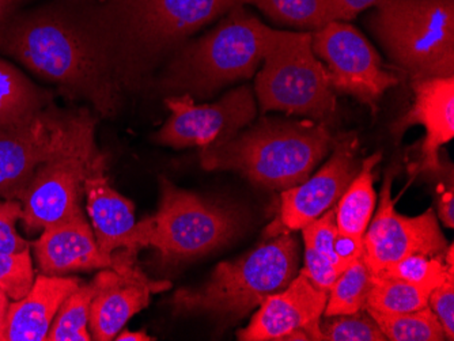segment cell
<instances>
[{
	"label": "cell",
	"mask_w": 454,
	"mask_h": 341,
	"mask_svg": "<svg viewBox=\"0 0 454 341\" xmlns=\"http://www.w3.org/2000/svg\"><path fill=\"white\" fill-rule=\"evenodd\" d=\"M0 55L68 97L88 101L102 116L116 112L120 88L86 27L79 0H52L10 15L0 22Z\"/></svg>",
	"instance_id": "cell-1"
},
{
	"label": "cell",
	"mask_w": 454,
	"mask_h": 341,
	"mask_svg": "<svg viewBox=\"0 0 454 341\" xmlns=\"http://www.w3.org/2000/svg\"><path fill=\"white\" fill-rule=\"evenodd\" d=\"M89 33L122 88L167 53L237 6L234 0H79Z\"/></svg>",
	"instance_id": "cell-2"
},
{
	"label": "cell",
	"mask_w": 454,
	"mask_h": 341,
	"mask_svg": "<svg viewBox=\"0 0 454 341\" xmlns=\"http://www.w3.org/2000/svg\"><path fill=\"white\" fill-rule=\"evenodd\" d=\"M336 140L326 124L264 117L254 126L200 149V165L208 172H236L247 182L270 190L302 184Z\"/></svg>",
	"instance_id": "cell-3"
},
{
	"label": "cell",
	"mask_w": 454,
	"mask_h": 341,
	"mask_svg": "<svg viewBox=\"0 0 454 341\" xmlns=\"http://www.w3.org/2000/svg\"><path fill=\"white\" fill-rule=\"evenodd\" d=\"M300 244L293 233L267 243L214 269L206 283L180 289L172 298L177 315H207L223 327L234 325L256 310L262 300L282 291L297 276Z\"/></svg>",
	"instance_id": "cell-4"
},
{
	"label": "cell",
	"mask_w": 454,
	"mask_h": 341,
	"mask_svg": "<svg viewBox=\"0 0 454 341\" xmlns=\"http://www.w3.org/2000/svg\"><path fill=\"white\" fill-rule=\"evenodd\" d=\"M283 35L244 6H234L213 29L178 50L163 75V90L207 98L224 86L252 78Z\"/></svg>",
	"instance_id": "cell-5"
},
{
	"label": "cell",
	"mask_w": 454,
	"mask_h": 341,
	"mask_svg": "<svg viewBox=\"0 0 454 341\" xmlns=\"http://www.w3.org/2000/svg\"><path fill=\"white\" fill-rule=\"evenodd\" d=\"M97 120L86 109L45 108L0 121V198L20 200L35 170L63 155L98 149Z\"/></svg>",
	"instance_id": "cell-6"
},
{
	"label": "cell",
	"mask_w": 454,
	"mask_h": 341,
	"mask_svg": "<svg viewBox=\"0 0 454 341\" xmlns=\"http://www.w3.org/2000/svg\"><path fill=\"white\" fill-rule=\"evenodd\" d=\"M369 27L387 58L415 79L454 76V0H384Z\"/></svg>",
	"instance_id": "cell-7"
},
{
	"label": "cell",
	"mask_w": 454,
	"mask_h": 341,
	"mask_svg": "<svg viewBox=\"0 0 454 341\" xmlns=\"http://www.w3.org/2000/svg\"><path fill=\"white\" fill-rule=\"evenodd\" d=\"M262 113L277 111L325 124L335 114V90L313 52L312 33L285 32L254 81Z\"/></svg>",
	"instance_id": "cell-8"
},
{
	"label": "cell",
	"mask_w": 454,
	"mask_h": 341,
	"mask_svg": "<svg viewBox=\"0 0 454 341\" xmlns=\"http://www.w3.org/2000/svg\"><path fill=\"white\" fill-rule=\"evenodd\" d=\"M160 202L150 216V246L165 263L177 264L206 256L239 236L242 218L237 211L160 177Z\"/></svg>",
	"instance_id": "cell-9"
},
{
	"label": "cell",
	"mask_w": 454,
	"mask_h": 341,
	"mask_svg": "<svg viewBox=\"0 0 454 341\" xmlns=\"http://www.w3.org/2000/svg\"><path fill=\"white\" fill-rule=\"evenodd\" d=\"M312 48L325 66L333 90L377 109L384 94L399 83L385 68L376 48L353 25L331 21L312 33Z\"/></svg>",
	"instance_id": "cell-10"
},
{
	"label": "cell",
	"mask_w": 454,
	"mask_h": 341,
	"mask_svg": "<svg viewBox=\"0 0 454 341\" xmlns=\"http://www.w3.org/2000/svg\"><path fill=\"white\" fill-rule=\"evenodd\" d=\"M170 111L154 140L172 149L208 147L231 139L256 119L257 103L251 86L227 91L211 104H196L188 94L165 98Z\"/></svg>",
	"instance_id": "cell-11"
},
{
	"label": "cell",
	"mask_w": 454,
	"mask_h": 341,
	"mask_svg": "<svg viewBox=\"0 0 454 341\" xmlns=\"http://www.w3.org/2000/svg\"><path fill=\"white\" fill-rule=\"evenodd\" d=\"M394 177V172L385 175L379 208L364 234V260L373 274L411 254L440 256L449 246L434 208L418 216L397 213L392 200Z\"/></svg>",
	"instance_id": "cell-12"
},
{
	"label": "cell",
	"mask_w": 454,
	"mask_h": 341,
	"mask_svg": "<svg viewBox=\"0 0 454 341\" xmlns=\"http://www.w3.org/2000/svg\"><path fill=\"white\" fill-rule=\"evenodd\" d=\"M99 150L63 155L48 160L35 170L27 192L20 198L22 223L33 234L85 216L82 198L91 162Z\"/></svg>",
	"instance_id": "cell-13"
},
{
	"label": "cell",
	"mask_w": 454,
	"mask_h": 341,
	"mask_svg": "<svg viewBox=\"0 0 454 341\" xmlns=\"http://www.w3.org/2000/svg\"><path fill=\"white\" fill-rule=\"evenodd\" d=\"M356 149V137L347 136L335 143L333 155L316 174L309 175L297 187L282 190L279 213L265 229V238L302 230L309 223L335 207L361 167Z\"/></svg>",
	"instance_id": "cell-14"
},
{
	"label": "cell",
	"mask_w": 454,
	"mask_h": 341,
	"mask_svg": "<svg viewBox=\"0 0 454 341\" xmlns=\"http://www.w3.org/2000/svg\"><path fill=\"white\" fill-rule=\"evenodd\" d=\"M137 254L119 249L114 253V267L98 269V290L89 318L93 340H114L135 314L149 306L152 295L172 287L169 282L150 279L137 266Z\"/></svg>",
	"instance_id": "cell-15"
},
{
	"label": "cell",
	"mask_w": 454,
	"mask_h": 341,
	"mask_svg": "<svg viewBox=\"0 0 454 341\" xmlns=\"http://www.w3.org/2000/svg\"><path fill=\"white\" fill-rule=\"evenodd\" d=\"M328 292L316 287L302 271L282 291L262 300L247 328L237 332L239 341H285L290 333L303 332L321 341V320Z\"/></svg>",
	"instance_id": "cell-16"
},
{
	"label": "cell",
	"mask_w": 454,
	"mask_h": 341,
	"mask_svg": "<svg viewBox=\"0 0 454 341\" xmlns=\"http://www.w3.org/2000/svg\"><path fill=\"white\" fill-rule=\"evenodd\" d=\"M88 215L97 244L102 254L111 257L119 249H139L150 246L152 221L137 222L135 207L129 198L120 195L106 177V158L99 152L85 180Z\"/></svg>",
	"instance_id": "cell-17"
},
{
	"label": "cell",
	"mask_w": 454,
	"mask_h": 341,
	"mask_svg": "<svg viewBox=\"0 0 454 341\" xmlns=\"http://www.w3.org/2000/svg\"><path fill=\"white\" fill-rule=\"evenodd\" d=\"M412 90V105L395 121L390 131L395 136H402L411 127L422 126L425 139L417 164L411 167V174L438 175L443 172L441 147L454 137V76L415 79Z\"/></svg>",
	"instance_id": "cell-18"
},
{
	"label": "cell",
	"mask_w": 454,
	"mask_h": 341,
	"mask_svg": "<svg viewBox=\"0 0 454 341\" xmlns=\"http://www.w3.org/2000/svg\"><path fill=\"white\" fill-rule=\"evenodd\" d=\"M32 251L40 274L52 276L114 267V254L101 253L86 216L41 231Z\"/></svg>",
	"instance_id": "cell-19"
},
{
	"label": "cell",
	"mask_w": 454,
	"mask_h": 341,
	"mask_svg": "<svg viewBox=\"0 0 454 341\" xmlns=\"http://www.w3.org/2000/svg\"><path fill=\"white\" fill-rule=\"evenodd\" d=\"M81 284L79 277L70 275H35L27 295L10 304L4 341H47L59 309Z\"/></svg>",
	"instance_id": "cell-20"
},
{
	"label": "cell",
	"mask_w": 454,
	"mask_h": 341,
	"mask_svg": "<svg viewBox=\"0 0 454 341\" xmlns=\"http://www.w3.org/2000/svg\"><path fill=\"white\" fill-rule=\"evenodd\" d=\"M381 159V152H376L362 160L359 172L335 205L336 225L340 233L364 236L376 210L374 169Z\"/></svg>",
	"instance_id": "cell-21"
},
{
	"label": "cell",
	"mask_w": 454,
	"mask_h": 341,
	"mask_svg": "<svg viewBox=\"0 0 454 341\" xmlns=\"http://www.w3.org/2000/svg\"><path fill=\"white\" fill-rule=\"evenodd\" d=\"M52 103L51 93L0 58V121L18 119Z\"/></svg>",
	"instance_id": "cell-22"
},
{
	"label": "cell",
	"mask_w": 454,
	"mask_h": 341,
	"mask_svg": "<svg viewBox=\"0 0 454 341\" xmlns=\"http://www.w3.org/2000/svg\"><path fill=\"white\" fill-rule=\"evenodd\" d=\"M98 290V277L94 276L89 283H82L63 302L52 327L48 332L47 341H90L89 318L91 302Z\"/></svg>",
	"instance_id": "cell-23"
},
{
	"label": "cell",
	"mask_w": 454,
	"mask_h": 341,
	"mask_svg": "<svg viewBox=\"0 0 454 341\" xmlns=\"http://www.w3.org/2000/svg\"><path fill=\"white\" fill-rule=\"evenodd\" d=\"M366 310L374 318L387 340H448L440 320L428 306L410 313H381L376 310Z\"/></svg>",
	"instance_id": "cell-24"
},
{
	"label": "cell",
	"mask_w": 454,
	"mask_h": 341,
	"mask_svg": "<svg viewBox=\"0 0 454 341\" xmlns=\"http://www.w3.org/2000/svg\"><path fill=\"white\" fill-rule=\"evenodd\" d=\"M373 284V272L370 271L364 257L347 267L328 292L324 317L353 314L366 309L367 297Z\"/></svg>",
	"instance_id": "cell-25"
},
{
	"label": "cell",
	"mask_w": 454,
	"mask_h": 341,
	"mask_svg": "<svg viewBox=\"0 0 454 341\" xmlns=\"http://www.w3.org/2000/svg\"><path fill=\"white\" fill-rule=\"evenodd\" d=\"M431 291L397 277L373 274L366 309L381 313H410L428 306Z\"/></svg>",
	"instance_id": "cell-26"
},
{
	"label": "cell",
	"mask_w": 454,
	"mask_h": 341,
	"mask_svg": "<svg viewBox=\"0 0 454 341\" xmlns=\"http://www.w3.org/2000/svg\"><path fill=\"white\" fill-rule=\"evenodd\" d=\"M237 6L252 4L278 24L300 29H318L326 24L328 0H234Z\"/></svg>",
	"instance_id": "cell-27"
},
{
	"label": "cell",
	"mask_w": 454,
	"mask_h": 341,
	"mask_svg": "<svg viewBox=\"0 0 454 341\" xmlns=\"http://www.w3.org/2000/svg\"><path fill=\"white\" fill-rule=\"evenodd\" d=\"M450 272H454V266L445 263L443 254H440V256L411 254V256L397 261L394 266L377 272L376 275L397 277V279L405 280L408 283L433 291L445 282Z\"/></svg>",
	"instance_id": "cell-28"
},
{
	"label": "cell",
	"mask_w": 454,
	"mask_h": 341,
	"mask_svg": "<svg viewBox=\"0 0 454 341\" xmlns=\"http://www.w3.org/2000/svg\"><path fill=\"white\" fill-rule=\"evenodd\" d=\"M320 329L321 338L325 341H387L366 309L325 317L321 320Z\"/></svg>",
	"instance_id": "cell-29"
},
{
	"label": "cell",
	"mask_w": 454,
	"mask_h": 341,
	"mask_svg": "<svg viewBox=\"0 0 454 341\" xmlns=\"http://www.w3.org/2000/svg\"><path fill=\"white\" fill-rule=\"evenodd\" d=\"M35 280L32 248L15 253L0 252V290L6 292L10 299H22L32 289Z\"/></svg>",
	"instance_id": "cell-30"
},
{
	"label": "cell",
	"mask_w": 454,
	"mask_h": 341,
	"mask_svg": "<svg viewBox=\"0 0 454 341\" xmlns=\"http://www.w3.org/2000/svg\"><path fill=\"white\" fill-rule=\"evenodd\" d=\"M303 244L309 248L315 249L321 256L328 259L331 263L338 267V259H336L335 251H333V244H335L336 234H338V225H336L335 207L326 211L320 218L309 223L302 229Z\"/></svg>",
	"instance_id": "cell-31"
},
{
	"label": "cell",
	"mask_w": 454,
	"mask_h": 341,
	"mask_svg": "<svg viewBox=\"0 0 454 341\" xmlns=\"http://www.w3.org/2000/svg\"><path fill=\"white\" fill-rule=\"evenodd\" d=\"M22 215L24 210L20 200H0V252L15 253L32 248V243L20 236L15 228Z\"/></svg>",
	"instance_id": "cell-32"
},
{
	"label": "cell",
	"mask_w": 454,
	"mask_h": 341,
	"mask_svg": "<svg viewBox=\"0 0 454 341\" xmlns=\"http://www.w3.org/2000/svg\"><path fill=\"white\" fill-rule=\"evenodd\" d=\"M428 307L440 320L448 340H454V272H450L445 282L431 291Z\"/></svg>",
	"instance_id": "cell-33"
},
{
	"label": "cell",
	"mask_w": 454,
	"mask_h": 341,
	"mask_svg": "<svg viewBox=\"0 0 454 341\" xmlns=\"http://www.w3.org/2000/svg\"><path fill=\"white\" fill-rule=\"evenodd\" d=\"M303 261H305V266L301 271L309 277V280L316 287L323 290V291L329 292L331 287L338 280L339 275L341 274L338 267L331 263L325 257L321 256L320 253H317L315 249L309 248V246H305Z\"/></svg>",
	"instance_id": "cell-34"
},
{
	"label": "cell",
	"mask_w": 454,
	"mask_h": 341,
	"mask_svg": "<svg viewBox=\"0 0 454 341\" xmlns=\"http://www.w3.org/2000/svg\"><path fill=\"white\" fill-rule=\"evenodd\" d=\"M384 0H328L326 24L331 21H349L359 12L377 7Z\"/></svg>",
	"instance_id": "cell-35"
},
{
	"label": "cell",
	"mask_w": 454,
	"mask_h": 341,
	"mask_svg": "<svg viewBox=\"0 0 454 341\" xmlns=\"http://www.w3.org/2000/svg\"><path fill=\"white\" fill-rule=\"evenodd\" d=\"M333 251L341 271H344L347 267L364 257V236H349L338 230Z\"/></svg>",
	"instance_id": "cell-36"
},
{
	"label": "cell",
	"mask_w": 454,
	"mask_h": 341,
	"mask_svg": "<svg viewBox=\"0 0 454 341\" xmlns=\"http://www.w3.org/2000/svg\"><path fill=\"white\" fill-rule=\"evenodd\" d=\"M443 190L437 198V218L438 221L443 223L448 229L454 228V193H453V182L445 188L442 184Z\"/></svg>",
	"instance_id": "cell-37"
},
{
	"label": "cell",
	"mask_w": 454,
	"mask_h": 341,
	"mask_svg": "<svg viewBox=\"0 0 454 341\" xmlns=\"http://www.w3.org/2000/svg\"><path fill=\"white\" fill-rule=\"evenodd\" d=\"M33 0H0V22H4L10 15L24 9Z\"/></svg>",
	"instance_id": "cell-38"
},
{
	"label": "cell",
	"mask_w": 454,
	"mask_h": 341,
	"mask_svg": "<svg viewBox=\"0 0 454 341\" xmlns=\"http://www.w3.org/2000/svg\"><path fill=\"white\" fill-rule=\"evenodd\" d=\"M10 298L6 292L0 290V341H4V328H6L7 313H9Z\"/></svg>",
	"instance_id": "cell-39"
},
{
	"label": "cell",
	"mask_w": 454,
	"mask_h": 341,
	"mask_svg": "<svg viewBox=\"0 0 454 341\" xmlns=\"http://www.w3.org/2000/svg\"><path fill=\"white\" fill-rule=\"evenodd\" d=\"M114 340L117 341H153L155 340L152 336L147 335L145 330H140V332H131V330L121 329L119 332V335L116 336Z\"/></svg>",
	"instance_id": "cell-40"
}]
</instances>
